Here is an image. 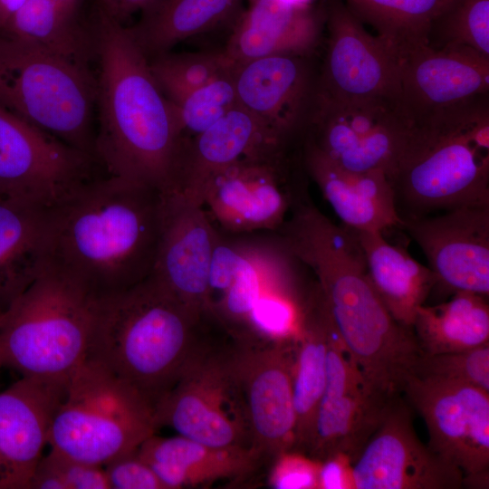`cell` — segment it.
I'll use <instances>...</instances> for the list:
<instances>
[{
	"mask_svg": "<svg viewBox=\"0 0 489 489\" xmlns=\"http://www.w3.org/2000/svg\"><path fill=\"white\" fill-rule=\"evenodd\" d=\"M278 231L287 251L315 274L337 335L368 392L382 400L398 396L423 351L414 332L394 320L375 292L356 232L334 224L308 197L292 207Z\"/></svg>",
	"mask_w": 489,
	"mask_h": 489,
	"instance_id": "cell-1",
	"label": "cell"
},
{
	"mask_svg": "<svg viewBox=\"0 0 489 489\" xmlns=\"http://www.w3.org/2000/svg\"><path fill=\"white\" fill-rule=\"evenodd\" d=\"M163 194L120 177L83 182L44 212L43 265L96 299L147 279L159 246Z\"/></svg>",
	"mask_w": 489,
	"mask_h": 489,
	"instance_id": "cell-2",
	"label": "cell"
},
{
	"mask_svg": "<svg viewBox=\"0 0 489 489\" xmlns=\"http://www.w3.org/2000/svg\"><path fill=\"white\" fill-rule=\"evenodd\" d=\"M98 62L95 159L109 176L168 190L178 162L181 131L175 106L129 27L98 4L92 15Z\"/></svg>",
	"mask_w": 489,
	"mask_h": 489,
	"instance_id": "cell-3",
	"label": "cell"
},
{
	"mask_svg": "<svg viewBox=\"0 0 489 489\" xmlns=\"http://www.w3.org/2000/svg\"><path fill=\"white\" fill-rule=\"evenodd\" d=\"M201 316L151 275L96 300L91 360L137 390L154 408L201 353Z\"/></svg>",
	"mask_w": 489,
	"mask_h": 489,
	"instance_id": "cell-4",
	"label": "cell"
},
{
	"mask_svg": "<svg viewBox=\"0 0 489 489\" xmlns=\"http://www.w3.org/2000/svg\"><path fill=\"white\" fill-rule=\"evenodd\" d=\"M388 177L401 219L489 205L488 95L413 120Z\"/></svg>",
	"mask_w": 489,
	"mask_h": 489,
	"instance_id": "cell-5",
	"label": "cell"
},
{
	"mask_svg": "<svg viewBox=\"0 0 489 489\" xmlns=\"http://www.w3.org/2000/svg\"><path fill=\"white\" fill-rule=\"evenodd\" d=\"M96 298L43 266L0 321V367L21 377L67 383L84 362Z\"/></svg>",
	"mask_w": 489,
	"mask_h": 489,
	"instance_id": "cell-6",
	"label": "cell"
},
{
	"mask_svg": "<svg viewBox=\"0 0 489 489\" xmlns=\"http://www.w3.org/2000/svg\"><path fill=\"white\" fill-rule=\"evenodd\" d=\"M95 100L89 66L0 34L1 109L95 158Z\"/></svg>",
	"mask_w": 489,
	"mask_h": 489,
	"instance_id": "cell-7",
	"label": "cell"
},
{
	"mask_svg": "<svg viewBox=\"0 0 489 489\" xmlns=\"http://www.w3.org/2000/svg\"><path fill=\"white\" fill-rule=\"evenodd\" d=\"M157 428L154 408L137 390L86 359L67 382L48 445L67 457L104 466L136 451Z\"/></svg>",
	"mask_w": 489,
	"mask_h": 489,
	"instance_id": "cell-8",
	"label": "cell"
},
{
	"mask_svg": "<svg viewBox=\"0 0 489 489\" xmlns=\"http://www.w3.org/2000/svg\"><path fill=\"white\" fill-rule=\"evenodd\" d=\"M291 144L247 157L214 172L205 182L201 204L213 223L231 234L278 230L304 196Z\"/></svg>",
	"mask_w": 489,
	"mask_h": 489,
	"instance_id": "cell-9",
	"label": "cell"
},
{
	"mask_svg": "<svg viewBox=\"0 0 489 489\" xmlns=\"http://www.w3.org/2000/svg\"><path fill=\"white\" fill-rule=\"evenodd\" d=\"M400 391L423 417L430 449L463 473V487L488 488L489 392L413 373L404 378Z\"/></svg>",
	"mask_w": 489,
	"mask_h": 489,
	"instance_id": "cell-10",
	"label": "cell"
},
{
	"mask_svg": "<svg viewBox=\"0 0 489 489\" xmlns=\"http://www.w3.org/2000/svg\"><path fill=\"white\" fill-rule=\"evenodd\" d=\"M411 123L394 97L341 100L317 92L302 137L346 169L388 175Z\"/></svg>",
	"mask_w": 489,
	"mask_h": 489,
	"instance_id": "cell-11",
	"label": "cell"
},
{
	"mask_svg": "<svg viewBox=\"0 0 489 489\" xmlns=\"http://www.w3.org/2000/svg\"><path fill=\"white\" fill-rule=\"evenodd\" d=\"M157 427L216 447L251 446L231 356L202 352L154 408Z\"/></svg>",
	"mask_w": 489,
	"mask_h": 489,
	"instance_id": "cell-12",
	"label": "cell"
},
{
	"mask_svg": "<svg viewBox=\"0 0 489 489\" xmlns=\"http://www.w3.org/2000/svg\"><path fill=\"white\" fill-rule=\"evenodd\" d=\"M102 174L91 155L0 108V197L47 208Z\"/></svg>",
	"mask_w": 489,
	"mask_h": 489,
	"instance_id": "cell-13",
	"label": "cell"
},
{
	"mask_svg": "<svg viewBox=\"0 0 489 489\" xmlns=\"http://www.w3.org/2000/svg\"><path fill=\"white\" fill-rule=\"evenodd\" d=\"M231 354L241 389L251 446L263 457L293 450V372L296 339L247 340Z\"/></svg>",
	"mask_w": 489,
	"mask_h": 489,
	"instance_id": "cell-14",
	"label": "cell"
},
{
	"mask_svg": "<svg viewBox=\"0 0 489 489\" xmlns=\"http://www.w3.org/2000/svg\"><path fill=\"white\" fill-rule=\"evenodd\" d=\"M354 489H459L463 473L421 442L399 396L351 464Z\"/></svg>",
	"mask_w": 489,
	"mask_h": 489,
	"instance_id": "cell-15",
	"label": "cell"
},
{
	"mask_svg": "<svg viewBox=\"0 0 489 489\" xmlns=\"http://www.w3.org/2000/svg\"><path fill=\"white\" fill-rule=\"evenodd\" d=\"M392 45L395 99L411 121L488 95L489 57L465 47L434 48L426 41Z\"/></svg>",
	"mask_w": 489,
	"mask_h": 489,
	"instance_id": "cell-16",
	"label": "cell"
},
{
	"mask_svg": "<svg viewBox=\"0 0 489 489\" xmlns=\"http://www.w3.org/2000/svg\"><path fill=\"white\" fill-rule=\"evenodd\" d=\"M323 9L327 41L317 92L341 100L395 98L392 44L369 34L342 0H325Z\"/></svg>",
	"mask_w": 489,
	"mask_h": 489,
	"instance_id": "cell-17",
	"label": "cell"
},
{
	"mask_svg": "<svg viewBox=\"0 0 489 489\" xmlns=\"http://www.w3.org/2000/svg\"><path fill=\"white\" fill-rule=\"evenodd\" d=\"M401 227L421 248L436 285L489 294V205L405 217Z\"/></svg>",
	"mask_w": 489,
	"mask_h": 489,
	"instance_id": "cell-18",
	"label": "cell"
},
{
	"mask_svg": "<svg viewBox=\"0 0 489 489\" xmlns=\"http://www.w3.org/2000/svg\"><path fill=\"white\" fill-rule=\"evenodd\" d=\"M162 194L159 246L150 275L191 311L208 317V276L218 231L197 201L176 190Z\"/></svg>",
	"mask_w": 489,
	"mask_h": 489,
	"instance_id": "cell-19",
	"label": "cell"
},
{
	"mask_svg": "<svg viewBox=\"0 0 489 489\" xmlns=\"http://www.w3.org/2000/svg\"><path fill=\"white\" fill-rule=\"evenodd\" d=\"M392 399L385 401L368 392L333 326L327 351L325 388L307 455L321 462L341 454L352 464Z\"/></svg>",
	"mask_w": 489,
	"mask_h": 489,
	"instance_id": "cell-20",
	"label": "cell"
},
{
	"mask_svg": "<svg viewBox=\"0 0 489 489\" xmlns=\"http://www.w3.org/2000/svg\"><path fill=\"white\" fill-rule=\"evenodd\" d=\"M293 260L280 240L231 241L218 232L208 276L209 317L241 337L260 295L272 285L294 280Z\"/></svg>",
	"mask_w": 489,
	"mask_h": 489,
	"instance_id": "cell-21",
	"label": "cell"
},
{
	"mask_svg": "<svg viewBox=\"0 0 489 489\" xmlns=\"http://www.w3.org/2000/svg\"><path fill=\"white\" fill-rule=\"evenodd\" d=\"M312 54L279 53L235 66L237 102L284 139L302 138L316 98Z\"/></svg>",
	"mask_w": 489,
	"mask_h": 489,
	"instance_id": "cell-22",
	"label": "cell"
},
{
	"mask_svg": "<svg viewBox=\"0 0 489 489\" xmlns=\"http://www.w3.org/2000/svg\"><path fill=\"white\" fill-rule=\"evenodd\" d=\"M66 386L21 377L0 392V489H29Z\"/></svg>",
	"mask_w": 489,
	"mask_h": 489,
	"instance_id": "cell-23",
	"label": "cell"
},
{
	"mask_svg": "<svg viewBox=\"0 0 489 489\" xmlns=\"http://www.w3.org/2000/svg\"><path fill=\"white\" fill-rule=\"evenodd\" d=\"M292 141L237 103L203 132L181 139L177 172L168 190L201 204V190L211 174L238 159L271 153Z\"/></svg>",
	"mask_w": 489,
	"mask_h": 489,
	"instance_id": "cell-24",
	"label": "cell"
},
{
	"mask_svg": "<svg viewBox=\"0 0 489 489\" xmlns=\"http://www.w3.org/2000/svg\"><path fill=\"white\" fill-rule=\"evenodd\" d=\"M324 23L323 5L254 0L232 27L222 52L233 68L273 54H313Z\"/></svg>",
	"mask_w": 489,
	"mask_h": 489,
	"instance_id": "cell-25",
	"label": "cell"
},
{
	"mask_svg": "<svg viewBox=\"0 0 489 489\" xmlns=\"http://www.w3.org/2000/svg\"><path fill=\"white\" fill-rule=\"evenodd\" d=\"M301 149L305 172L316 183L341 225L354 231L381 233L394 226L401 227L394 190L385 172L346 169L303 137Z\"/></svg>",
	"mask_w": 489,
	"mask_h": 489,
	"instance_id": "cell-26",
	"label": "cell"
},
{
	"mask_svg": "<svg viewBox=\"0 0 489 489\" xmlns=\"http://www.w3.org/2000/svg\"><path fill=\"white\" fill-rule=\"evenodd\" d=\"M95 0H0V34L88 66L94 57Z\"/></svg>",
	"mask_w": 489,
	"mask_h": 489,
	"instance_id": "cell-27",
	"label": "cell"
},
{
	"mask_svg": "<svg viewBox=\"0 0 489 489\" xmlns=\"http://www.w3.org/2000/svg\"><path fill=\"white\" fill-rule=\"evenodd\" d=\"M165 489L241 478L255 470L264 458L252 446L216 447L182 436L162 437L156 433L137 449Z\"/></svg>",
	"mask_w": 489,
	"mask_h": 489,
	"instance_id": "cell-28",
	"label": "cell"
},
{
	"mask_svg": "<svg viewBox=\"0 0 489 489\" xmlns=\"http://www.w3.org/2000/svg\"><path fill=\"white\" fill-rule=\"evenodd\" d=\"M333 324L316 283L302 300L293 372L295 440L293 450L307 453L326 382L328 345Z\"/></svg>",
	"mask_w": 489,
	"mask_h": 489,
	"instance_id": "cell-29",
	"label": "cell"
},
{
	"mask_svg": "<svg viewBox=\"0 0 489 489\" xmlns=\"http://www.w3.org/2000/svg\"><path fill=\"white\" fill-rule=\"evenodd\" d=\"M355 232L375 292L394 320L413 331L417 310L436 286L432 271L402 247L388 243L383 233Z\"/></svg>",
	"mask_w": 489,
	"mask_h": 489,
	"instance_id": "cell-30",
	"label": "cell"
},
{
	"mask_svg": "<svg viewBox=\"0 0 489 489\" xmlns=\"http://www.w3.org/2000/svg\"><path fill=\"white\" fill-rule=\"evenodd\" d=\"M45 209L0 197V312L3 313L43 269Z\"/></svg>",
	"mask_w": 489,
	"mask_h": 489,
	"instance_id": "cell-31",
	"label": "cell"
},
{
	"mask_svg": "<svg viewBox=\"0 0 489 489\" xmlns=\"http://www.w3.org/2000/svg\"><path fill=\"white\" fill-rule=\"evenodd\" d=\"M242 13V0H162L129 29L150 59L189 37L232 29Z\"/></svg>",
	"mask_w": 489,
	"mask_h": 489,
	"instance_id": "cell-32",
	"label": "cell"
},
{
	"mask_svg": "<svg viewBox=\"0 0 489 489\" xmlns=\"http://www.w3.org/2000/svg\"><path fill=\"white\" fill-rule=\"evenodd\" d=\"M485 298L461 291L447 302L418 307L412 330L423 353L462 351L489 344Z\"/></svg>",
	"mask_w": 489,
	"mask_h": 489,
	"instance_id": "cell-33",
	"label": "cell"
},
{
	"mask_svg": "<svg viewBox=\"0 0 489 489\" xmlns=\"http://www.w3.org/2000/svg\"><path fill=\"white\" fill-rule=\"evenodd\" d=\"M362 23L392 44L426 41L447 0H342Z\"/></svg>",
	"mask_w": 489,
	"mask_h": 489,
	"instance_id": "cell-34",
	"label": "cell"
},
{
	"mask_svg": "<svg viewBox=\"0 0 489 489\" xmlns=\"http://www.w3.org/2000/svg\"><path fill=\"white\" fill-rule=\"evenodd\" d=\"M149 62L156 82L173 105L233 69L222 50L167 52L149 59Z\"/></svg>",
	"mask_w": 489,
	"mask_h": 489,
	"instance_id": "cell-35",
	"label": "cell"
},
{
	"mask_svg": "<svg viewBox=\"0 0 489 489\" xmlns=\"http://www.w3.org/2000/svg\"><path fill=\"white\" fill-rule=\"evenodd\" d=\"M427 43L469 48L489 57V0H447L430 24Z\"/></svg>",
	"mask_w": 489,
	"mask_h": 489,
	"instance_id": "cell-36",
	"label": "cell"
},
{
	"mask_svg": "<svg viewBox=\"0 0 489 489\" xmlns=\"http://www.w3.org/2000/svg\"><path fill=\"white\" fill-rule=\"evenodd\" d=\"M237 103L232 71L198 88L174 105L181 139H189L203 132Z\"/></svg>",
	"mask_w": 489,
	"mask_h": 489,
	"instance_id": "cell-37",
	"label": "cell"
},
{
	"mask_svg": "<svg viewBox=\"0 0 489 489\" xmlns=\"http://www.w3.org/2000/svg\"><path fill=\"white\" fill-rule=\"evenodd\" d=\"M410 373L465 382L489 392V344L462 351L422 353Z\"/></svg>",
	"mask_w": 489,
	"mask_h": 489,
	"instance_id": "cell-38",
	"label": "cell"
},
{
	"mask_svg": "<svg viewBox=\"0 0 489 489\" xmlns=\"http://www.w3.org/2000/svg\"><path fill=\"white\" fill-rule=\"evenodd\" d=\"M29 489H110L104 467L50 449L38 463Z\"/></svg>",
	"mask_w": 489,
	"mask_h": 489,
	"instance_id": "cell-39",
	"label": "cell"
},
{
	"mask_svg": "<svg viewBox=\"0 0 489 489\" xmlns=\"http://www.w3.org/2000/svg\"><path fill=\"white\" fill-rule=\"evenodd\" d=\"M320 462L289 450L274 457L268 483L275 489H318Z\"/></svg>",
	"mask_w": 489,
	"mask_h": 489,
	"instance_id": "cell-40",
	"label": "cell"
},
{
	"mask_svg": "<svg viewBox=\"0 0 489 489\" xmlns=\"http://www.w3.org/2000/svg\"><path fill=\"white\" fill-rule=\"evenodd\" d=\"M103 467L110 489H165L137 450L111 460Z\"/></svg>",
	"mask_w": 489,
	"mask_h": 489,
	"instance_id": "cell-41",
	"label": "cell"
},
{
	"mask_svg": "<svg viewBox=\"0 0 489 489\" xmlns=\"http://www.w3.org/2000/svg\"><path fill=\"white\" fill-rule=\"evenodd\" d=\"M318 489H354L351 463L341 454L320 462Z\"/></svg>",
	"mask_w": 489,
	"mask_h": 489,
	"instance_id": "cell-42",
	"label": "cell"
},
{
	"mask_svg": "<svg viewBox=\"0 0 489 489\" xmlns=\"http://www.w3.org/2000/svg\"><path fill=\"white\" fill-rule=\"evenodd\" d=\"M2 315H3V312H0V321H1Z\"/></svg>",
	"mask_w": 489,
	"mask_h": 489,
	"instance_id": "cell-43",
	"label": "cell"
},
{
	"mask_svg": "<svg viewBox=\"0 0 489 489\" xmlns=\"http://www.w3.org/2000/svg\"><path fill=\"white\" fill-rule=\"evenodd\" d=\"M254 0H249L250 3H252Z\"/></svg>",
	"mask_w": 489,
	"mask_h": 489,
	"instance_id": "cell-44",
	"label": "cell"
}]
</instances>
